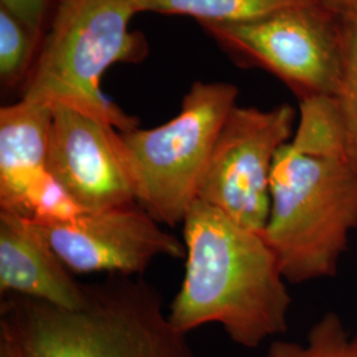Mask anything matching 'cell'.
Masks as SVG:
<instances>
[{"label": "cell", "instance_id": "7", "mask_svg": "<svg viewBox=\"0 0 357 357\" xmlns=\"http://www.w3.org/2000/svg\"><path fill=\"white\" fill-rule=\"evenodd\" d=\"M296 110L236 105L217 138L199 200L248 229L262 233L270 211V178L275 158L291 141Z\"/></svg>", "mask_w": 357, "mask_h": 357}, {"label": "cell", "instance_id": "8", "mask_svg": "<svg viewBox=\"0 0 357 357\" xmlns=\"http://www.w3.org/2000/svg\"><path fill=\"white\" fill-rule=\"evenodd\" d=\"M47 171L86 212L138 203L121 131L73 107H53Z\"/></svg>", "mask_w": 357, "mask_h": 357}, {"label": "cell", "instance_id": "9", "mask_svg": "<svg viewBox=\"0 0 357 357\" xmlns=\"http://www.w3.org/2000/svg\"><path fill=\"white\" fill-rule=\"evenodd\" d=\"M40 228L72 273L134 277L158 257L185 258L184 243L139 203L85 212L73 222Z\"/></svg>", "mask_w": 357, "mask_h": 357}, {"label": "cell", "instance_id": "10", "mask_svg": "<svg viewBox=\"0 0 357 357\" xmlns=\"http://www.w3.org/2000/svg\"><path fill=\"white\" fill-rule=\"evenodd\" d=\"M0 293L77 310L88 301V284L73 278L38 224L0 211Z\"/></svg>", "mask_w": 357, "mask_h": 357}, {"label": "cell", "instance_id": "11", "mask_svg": "<svg viewBox=\"0 0 357 357\" xmlns=\"http://www.w3.org/2000/svg\"><path fill=\"white\" fill-rule=\"evenodd\" d=\"M53 106L22 98L0 110V211L23 215L26 191L47 171Z\"/></svg>", "mask_w": 357, "mask_h": 357}, {"label": "cell", "instance_id": "15", "mask_svg": "<svg viewBox=\"0 0 357 357\" xmlns=\"http://www.w3.org/2000/svg\"><path fill=\"white\" fill-rule=\"evenodd\" d=\"M333 102L357 166V20L343 22V69Z\"/></svg>", "mask_w": 357, "mask_h": 357}, {"label": "cell", "instance_id": "14", "mask_svg": "<svg viewBox=\"0 0 357 357\" xmlns=\"http://www.w3.org/2000/svg\"><path fill=\"white\" fill-rule=\"evenodd\" d=\"M85 212L64 185L44 171L26 191L22 216L40 227H56L73 222Z\"/></svg>", "mask_w": 357, "mask_h": 357}, {"label": "cell", "instance_id": "16", "mask_svg": "<svg viewBox=\"0 0 357 357\" xmlns=\"http://www.w3.org/2000/svg\"><path fill=\"white\" fill-rule=\"evenodd\" d=\"M33 35L4 8L0 10V75L13 82L22 75L32 53Z\"/></svg>", "mask_w": 357, "mask_h": 357}, {"label": "cell", "instance_id": "13", "mask_svg": "<svg viewBox=\"0 0 357 357\" xmlns=\"http://www.w3.org/2000/svg\"><path fill=\"white\" fill-rule=\"evenodd\" d=\"M266 357H357V335H351L342 318L327 312L308 332L305 343L277 340Z\"/></svg>", "mask_w": 357, "mask_h": 357}, {"label": "cell", "instance_id": "3", "mask_svg": "<svg viewBox=\"0 0 357 357\" xmlns=\"http://www.w3.org/2000/svg\"><path fill=\"white\" fill-rule=\"evenodd\" d=\"M0 357L197 356L153 286L114 274L88 284V301L77 310L3 296Z\"/></svg>", "mask_w": 357, "mask_h": 357}, {"label": "cell", "instance_id": "6", "mask_svg": "<svg viewBox=\"0 0 357 357\" xmlns=\"http://www.w3.org/2000/svg\"><path fill=\"white\" fill-rule=\"evenodd\" d=\"M205 28L231 51L268 69L299 96L331 97L343 69V22L312 3L238 24Z\"/></svg>", "mask_w": 357, "mask_h": 357}, {"label": "cell", "instance_id": "18", "mask_svg": "<svg viewBox=\"0 0 357 357\" xmlns=\"http://www.w3.org/2000/svg\"><path fill=\"white\" fill-rule=\"evenodd\" d=\"M340 22L357 20V0H308Z\"/></svg>", "mask_w": 357, "mask_h": 357}, {"label": "cell", "instance_id": "12", "mask_svg": "<svg viewBox=\"0 0 357 357\" xmlns=\"http://www.w3.org/2000/svg\"><path fill=\"white\" fill-rule=\"evenodd\" d=\"M137 13L187 15L206 24H238L308 0H131Z\"/></svg>", "mask_w": 357, "mask_h": 357}, {"label": "cell", "instance_id": "17", "mask_svg": "<svg viewBox=\"0 0 357 357\" xmlns=\"http://www.w3.org/2000/svg\"><path fill=\"white\" fill-rule=\"evenodd\" d=\"M1 8L13 15L35 36L41 28L48 0H0Z\"/></svg>", "mask_w": 357, "mask_h": 357}, {"label": "cell", "instance_id": "4", "mask_svg": "<svg viewBox=\"0 0 357 357\" xmlns=\"http://www.w3.org/2000/svg\"><path fill=\"white\" fill-rule=\"evenodd\" d=\"M131 0H57L51 32L23 98L69 106L97 116L121 132L138 128L102 91L105 72L135 61L142 41L130 32Z\"/></svg>", "mask_w": 357, "mask_h": 357}, {"label": "cell", "instance_id": "2", "mask_svg": "<svg viewBox=\"0 0 357 357\" xmlns=\"http://www.w3.org/2000/svg\"><path fill=\"white\" fill-rule=\"evenodd\" d=\"M185 274L168 318L178 332L220 324L257 348L287 330L291 296L264 234L197 200L184 220Z\"/></svg>", "mask_w": 357, "mask_h": 357}, {"label": "cell", "instance_id": "5", "mask_svg": "<svg viewBox=\"0 0 357 357\" xmlns=\"http://www.w3.org/2000/svg\"><path fill=\"white\" fill-rule=\"evenodd\" d=\"M238 89L195 82L178 115L153 128L121 132L137 178L138 203L162 225L184 222L199 200L209 159Z\"/></svg>", "mask_w": 357, "mask_h": 357}, {"label": "cell", "instance_id": "1", "mask_svg": "<svg viewBox=\"0 0 357 357\" xmlns=\"http://www.w3.org/2000/svg\"><path fill=\"white\" fill-rule=\"evenodd\" d=\"M357 229V166L331 97L301 100L291 141L275 158L262 231L284 280L337 274Z\"/></svg>", "mask_w": 357, "mask_h": 357}]
</instances>
